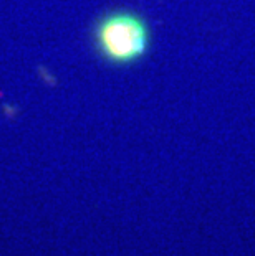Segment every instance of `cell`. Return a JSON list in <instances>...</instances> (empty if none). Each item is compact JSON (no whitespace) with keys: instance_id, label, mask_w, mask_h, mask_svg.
<instances>
[{"instance_id":"obj_1","label":"cell","mask_w":255,"mask_h":256,"mask_svg":"<svg viewBox=\"0 0 255 256\" xmlns=\"http://www.w3.org/2000/svg\"><path fill=\"white\" fill-rule=\"evenodd\" d=\"M151 32L141 15L116 10L105 15L95 26V46L108 63L128 66L139 62L149 50Z\"/></svg>"}]
</instances>
